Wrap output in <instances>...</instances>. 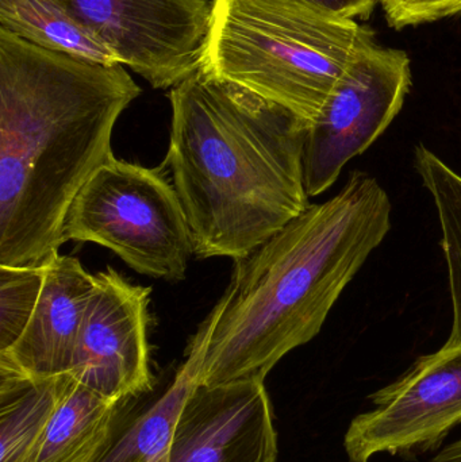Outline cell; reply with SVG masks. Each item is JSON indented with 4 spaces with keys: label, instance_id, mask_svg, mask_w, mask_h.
<instances>
[{
    "label": "cell",
    "instance_id": "obj_1",
    "mask_svg": "<svg viewBox=\"0 0 461 462\" xmlns=\"http://www.w3.org/2000/svg\"><path fill=\"white\" fill-rule=\"evenodd\" d=\"M141 92L124 65L0 30V265H35L59 252L70 203L114 157V126Z\"/></svg>",
    "mask_w": 461,
    "mask_h": 462
},
{
    "label": "cell",
    "instance_id": "obj_2",
    "mask_svg": "<svg viewBox=\"0 0 461 462\" xmlns=\"http://www.w3.org/2000/svg\"><path fill=\"white\" fill-rule=\"evenodd\" d=\"M167 159L194 254L245 257L310 206L303 176L309 125L198 68L170 92Z\"/></svg>",
    "mask_w": 461,
    "mask_h": 462
},
{
    "label": "cell",
    "instance_id": "obj_3",
    "mask_svg": "<svg viewBox=\"0 0 461 462\" xmlns=\"http://www.w3.org/2000/svg\"><path fill=\"white\" fill-rule=\"evenodd\" d=\"M389 195L362 171L235 260L225 307L198 384L264 382L291 350L318 336L330 310L392 229Z\"/></svg>",
    "mask_w": 461,
    "mask_h": 462
},
{
    "label": "cell",
    "instance_id": "obj_4",
    "mask_svg": "<svg viewBox=\"0 0 461 462\" xmlns=\"http://www.w3.org/2000/svg\"><path fill=\"white\" fill-rule=\"evenodd\" d=\"M355 19L305 0H211L199 69L286 108L310 126L357 46Z\"/></svg>",
    "mask_w": 461,
    "mask_h": 462
},
{
    "label": "cell",
    "instance_id": "obj_5",
    "mask_svg": "<svg viewBox=\"0 0 461 462\" xmlns=\"http://www.w3.org/2000/svg\"><path fill=\"white\" fill-rule=\"evenodd\" d=\"M165 170L162 164L152 170L111 157L70 203L65 242L102 245L130 268L153 279H186L194 244Z\"/></svg>",
    "mask_w": 461,
    "mask_h": 462
},
{
    "label": "cell",
    "instance_id": "obj_6",
    "mask_svg": "<svg viewBox=\"0 0 461 462\" xmlns=\"http://www.w3.org/2000/svg\"><path fill=\"white\" fill-rule=\"evenodd\" d=\"M411 86L405 51L367 38L336 84L318 118L308 127L303 176L309 198L337 180L343 168L364 153L402 110Z\"/></svg>",
    "mask_w": 461,
    "mask_h": 462
},
{
    "label": "cell",
    "instance_id": "obj_7",
    "mask_svg": "<svg viewBox=\"0 0 461 462\" xmlns=\"http://www.w3.org/2000/svg\"><path fill=\"white\" fill-rule=\"evenodd\" d=\"M371 403L346 430L349 462L435 449L461 425V345L417 358L400 379L373 393Z\"/></svg>",
    "mask_w": 461,
    "mask_h": 462
},
{
    "label": "cell",
    "instance_id": "obj_8",
    "mask_svg": "<svg viewBox=\"0 0 461 462\" xmlns=\"http://www.w3.org/2000/svg\"><path fill=\"white\" fill-rule=\"evenodd\" d=\"M73 13L153 88L197 72L210 23L211 0H65Z\"/></svg>",
    "mask_w": 461,
    "mask_h": 462
},
{
    "label": "cell",
    "instance_id": "obj_9",
    "mask_svg": "<svg viewBox=\"0 0 461 462\" xmlns=\"http://www.w3.org/2000/svg\"><path fill=\"white\" fill-rule=\"evenodd\" d=\"M94 276L69 374L121 403L152 390L146 337L152 290L132 284L113 268Z\"/></svg>",
    "mask_w": 461,
    "mask_h": 462
},
{
    "label": "cell",
    "instance_id": "obj_10",
    "mask_svg": "<svg viewBox=\"0 0 461 462\" xmlns=\"http://www.w3.org/2000/svg\"><path fill=\"white\" fill-rule=\"evenodd\" d=\"M264 382L197 384L173 426L170 462H278Z\"/></svg>",
    "mask_w": 461,
    "mask_h": 462
},
{
    "label": "cell",
    "instance_id": "obj_11",
    "mask_svg": "<svg viewBox=\"0 0 461 462\" xmlns=\"http://www.w3.org/2000/svg\"><path fill=\"white\" fill-rule=\"evenodd\" d=\"M95 276L78 258L51 254L29 325L18 341L0 352V383L41 382L72 369Z\"/></svg>",
    "mask_w": 461,
    "mask_h": 462
},
{
    "label": "cell",
    "instance_id": "obj_12",
    "mask_svg": "<svg viewBox=\"0 0 461 462\" xmlns=\"http://www.w3.org/2000/svg\"><path fill=\"white\" fill-rule=\"evenodd\" d=\"M224 307L222 296L192 337L186 361L176 371L165 393L130 420L121 433L115 431L105 452L92 462H170L173 426L187 396L198 384L206 347Z\"/></svg>",
    "mask_w": 461,
    "mask_h": 462
},
{
    "label": "cell",
    "instance_id": "obj_13",
    "mask_svg": "<svg viewBox=\"0 0 461 462\" xmlns=\"http://www.w3.org/2000/svg\"><path fill=\"white\" fill-rule=\"evenodd\" d=\"M118 406L64 374L37 462L97 460L113 441Z\"/></svg>",
    "mask_w": 461,
    "mask_h": 462
},
{
    "label": "cell",
    "instance_id": "obj_14",
    "mask_svg": "<svg viewBox=\"0 0 461 462\" xmlns=\"http://www.w3.org/2000/svg\"><path fill=\"white\" fill-rule=\"evenodd\" d=\"M0 30L84 61L121 64L65 0H0Z\"/></svg>",
    "mask_w": 461,
    "mask_h": 462
},
{
    "label": "cell",
    "instance_id": "obj_15",
    "mask_svg": "<svg viewBox=\"0 0 461 462\" xmlns=\"http://www.w3.org/2000/svg\"><path fill=\"white\" fill-rule=\"evenodd\" d=\"M62 376L0 383V462H37Z\"/></svg>",
    "mask_w": 461,
    "mask_h": 462
},
{
    "label": "cell",
    "instance_id": "obj_16",
    "mask_svg": "<svg viewBox=\"0 0 461 462\" xmlns=\"http://www.w3.org/2000/svg\"><path fill=\"white\" fill-rule=\"evenodd\" d=\"M414 167L432 195L440 221L454 311L446 345L456 346L461 345V176L422 143L414 149Z\"/></svg>",
    "mask_w": 461,
    "mask_h": 462
},
{
    "label": "cell",
    "instance_id": "obj_17",
    "mask_svg": "<svg viewBox=\"0 0 461 462\" xmlns=\"http://www.w3.org/2000/svg\"><path fill=\"white\" fill-rule=\"evenodd\" d=\"M46 261L0 265V352L13 346L29 325L42 292Z\"/></svg>",
    "mask_w": 461,
    "mask_h": 462
},
{
    "label": "cell",
    "instance_id": "obj_18",
    "mask_svg": "<svg viewBox=\"0 0 461 462\" xmlns=\"http://www.w3.org/2000/svg\"><path fill=\"white\" fill-rule=\"evenodd\" d=\"M394 29L440 21L461 13V0H381Z\"/></svg>",
    "mask_w": 461,
    "mask_h": 462
},
{
    "label": "cell",
    "instance_id": "obj_19",
    "mask_svg": "<svg viewBox=\"0 0 461 462\" xmlns=\"http://www.w3.org/2000/svg\"><path fill=\"white\" fill-rule=\"evenodd\" d=\"M346 19L370 18L378 0H305Z\"/></svg>",
    "mask_w": 461,
    "mask_h": 462
},
{
    "label": "cell",
    "instance_id": "obj_20",
    "mask_svg": "<svg viewBox=\"0 0 461 462\" xmlns=\"http://www.w3.org/2000/svg\"><path fill=\"white\" fill-rule=\"evenodd\" d=\"M430 462H461V439L452 442Z\"/></svg>",
    "mask_w": 461,
    "mask_h": 462
}]
</instances>
